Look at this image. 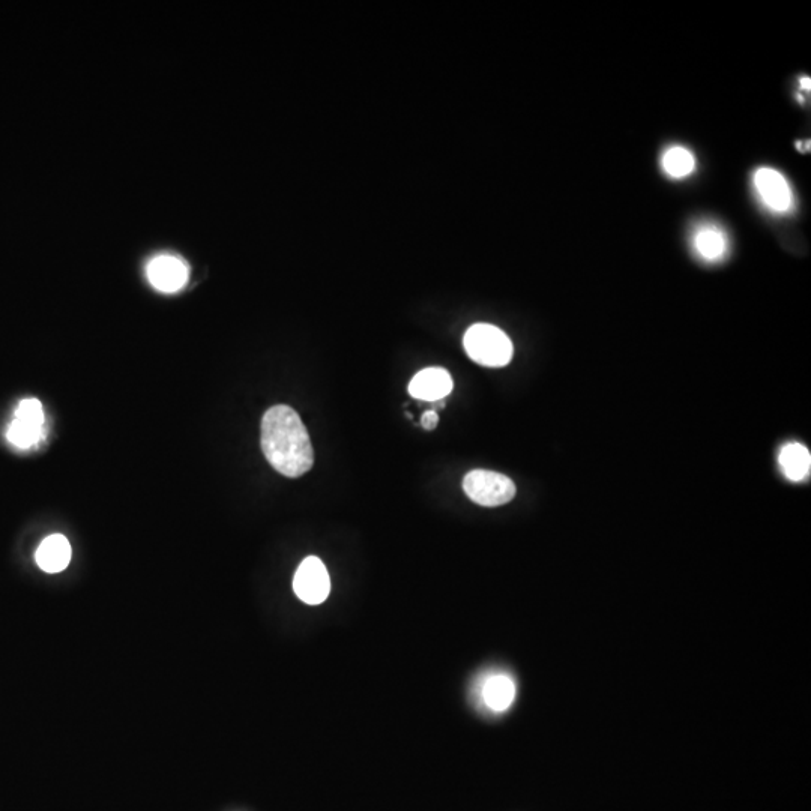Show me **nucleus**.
Masks as SVG:
<instances>
[{"instance_id": "obj_1", "label": "nucleus", "mask_w": 811, "mask_h": 811, "mask_svg": "<svg viewBox=\"0 0 811 811\" xmlns=\"http://www.w3.org/2000/svg\"><path fill=\"white\" fill-rule=\"evenodd\" d=\"M263 454L269 465L287 478H299L314 465L310 435L295 409L278 404L262 420Z\"/></svg>"}, {"instance_id": "obj_2", "label": "nucleus", "mask_w": 811, "mask_h": 811, "mask_svg": "<svg viewBox=\"0 0 811 811\" xmlns=\"http://www.w3.org/2000/svg\"><path fill=\"white\" fill-rule=\"evenodd\" d=\"M463 343L469 358L484 367H505L513 358L514 347L510 337L489 323L471 326L466 331Z\"/></svg>"}, {"instance_id": "obj_3", "label": "nucleus", "mask_w": 811, "mask_h": 811, "mask_svg": "<svg viewBox=\"0 0 811 811\" xmlns=\"http://www.w3.org/2000/svg\"><path fill=\"white\" fill-rule=\"evenodd\" d=\"M463 490L472 502L481 507H501L513 501L517 493L516 484L507 475L483 469L466 475Z\"/></svg>"}, {"instance_id": "obj_4", "label": "nucleus", "mask_w": 811, "mask_h": 811, "mask_svg": "<svg viewBox=\"0 0 811 811\" xmlns=\"http://www.w3.org/2000/svg\"><path fill=\"white\" fill-rule=\"evenodd\" d=\"M293 589L299 600L317 606L328 598L331 580L325 564L316 556L304 559L293 580Z\"/></svg>"}, {"instance_id": "obj_5", "label": "nucleus", "mask_w": 811, "mask_h": 811, "mask_svg": "<svg viewBox=\"0 0 811 811\" xmlns=\"http://www.w3.org/2000/svg\"><path fill=\"white\" fill-rule=\"evenodd\" d=\"M754 187L763 205L772 212L786 214L792 209L793 196L789 182L777 170L760 167L754 175Z\"/></svg>"}, {"instance_id": "obj_6", "label": "nucleus", "mask_w": 811, "mask_h": 811, "mask_svg": "<svg viewBox=\"0 0 811 811\" xmlns=\"http://www.w3.org/2000/svg\"><path fill=\"white\" fill-rule=\"evenodd\" d=\"M146 272L152 286L160 292H178L188 281L187 263L175 256L155 257Z\"/></svg>"}, {"instance_id": "obj_7", "label": "nucleus", "mask_w": 811, "mask_h": 811, "mask_svg": "<svg viewBox=\"0 0 811 811\" xmlns=\"http://www.w3.org/2000/svg\"><path fill=\"white\" fill-rule=\"evenodd\" d=\"M453 386V377L445 368H424L409 383V392L418 400L439 401L450 395Z\"/></svg>"}, {"instance_id": "obj_8", "label": "nucleus", "mask_w": 811, "mask_h": 811, "mask_svg": "<svg viewBox=\"0 0 811 811\" xmlns=\"http://www.w3.org/2000/svg\"><path fill=\"white\" fill-rule=\"evenodd\" d=\"M484 705L493 712H505L516 699V684L505 673H493L484 679L481 687Z\"/></svg>"}, {"instance_id": "obj_9", "label": "nucleus", "mask_w": 811, "mask_h": 811, "mask_svg": "<svg viewBox=\"0 0 811 811\" xmlns=\"http://www.w3.org/2000/svg\"><path fill=\"white\" fill-rule=\"evenodd\" d=\"M70 541L64 535H50L37 550V564L46 573H61L70 565Z\"/></svg>"}, {"instance_id": "obj_10", "label": "nucleus", "mask_w": 811, "mask_h": 811, "mask_svg": "<svg viewBox=\"0 0 811 811\" xmlns=\"http://www.w3.org/2000/svg\"><path fill=\"white\" fill-rule=\"evenodd\" d=\"M693 245L699 257L706 262H717V260L723 259L729 248L726 233L711 223L697 227L693 235Z\"/></svg>"}, {"instance_id": "obj_11", "label": "nucleus", "mask_w": 811, "mask_h": 811, "mask_svg": "<svg viewBox=\"0 0 811 811\" xmlns=\"http://www.w3.org/2000/svg\"><path fill=\"white\" fill-rule=\"evenodd\" d=\"M780 466L790 481H802L811 469V456L801 444H787L780 453Z\"/></svg>"}, {"instance_id": "obj_12", "label": "nucleus", "mask_w": 811, "mask_h": 811, "mask_svg": "<svg viewBox=\"0 0 811 811\" xmlns=\"http://www.w3.org/2000/svg\"><path fill=\"white\" fill-rule=\"evenodd\" d=\"M661 167L670 178H687L696 169V158L688 149L682 148V146H673V148H669L664 152L663 158H661Z\"/></svg>"}, {"instance_id": "obj_13", "label": "nucleus", "mask_w": 811, "mask_h": 811, "mask_svg": "<svg viewBox=\"0 0 811 811\" xmlns=\"http://www.w3.org/2000/svg\"><path fill=\"white\" fill-rule=\"evenodd\" d=\"M43 436V427H35L23 421L14 420L8 430V439L11 444L19 448H31L38 444Z\"/></svg>"}, {"instance_id": "obj_14", "label": "nucleus", "mask_w": 811, "mask_h": 811, "mask_svg": "<svg viewBox=\"0 0 811 811\" xmlns=\"http://www.w3.org/2000/svg\"><path fill=\"white\" fill-rule=\"evenodd\" d=\"M16 420L32 424L35 427H44L43 404L35 398L23 400L16 412Z\"/></svg>"}, {"instance_id": "obj_15", "label": "nucleus", "mask_w": 811, "mask_h": 811, "mask_svg": "<svg viewBox=\"0 0 811 811\" xmlns=\"http://www.w3.org/2000/svg\"><path fill=\"white\" fill-rule=\"evenodd\" d=\"M439 417L435 411L426 412L421 418V426L424 427L426 430H435L436 426H438Z\"/></svg>"}, {"instance_id": "obj_16", "label": "nucleus", "mask_w": 811, "mask_h": 811, "mask_svg": "<svg viewBox=\"0 0 811 811\" xmlns=\"http://www.w3.org/2000/svg\"><path fill=\"white\" fill-rule=\"evenodd\" d=\"M801 91H810V79H808V77H802Z\"/></svg>"}]
</instances>
